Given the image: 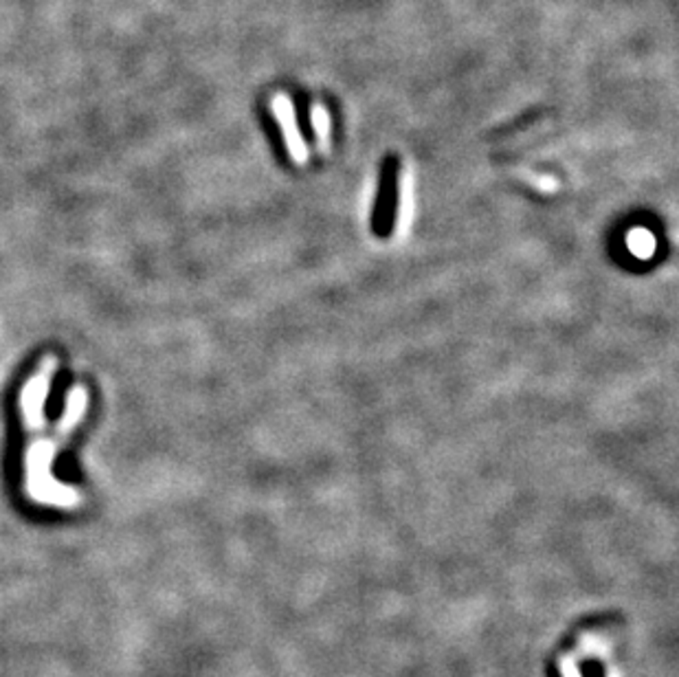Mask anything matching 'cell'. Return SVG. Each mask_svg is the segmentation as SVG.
<instances>
[{"mask_svg":"<svg viewBox=\"0 0 679 677\" xmlns=\"http://www.w3.org/2000/svg\"><path fill=\"white\" fill-rule=\"evenodd\" d=\"M411 216H414V178H411L410 169L401 172V185H398V214H396V234L405 235L411 225Z\"/></svg>","mask_w":679,"mask_h":677,"instance_id":"2","label":"cell"},{"mask_svg":"<svg viewBox=\"0 0 679 677\" xmlns=\"http://www.w3.org/2000/svg\"><path fill=\"white\" fill-rule=\"evenodd\" d=\"M626 249H629V253L633 258L649 260L655 253V235L649 229H644V227H633L626 234Z\"/></svg>","mask_w":679,"mask_h":677,"instance_id":"3","label":"cell"},{"mask_svg":"<svg viewBox=\"0 0 679 677\" xmlns=\"http://www.w3.org/2000/svg\"><path fill=\"white\" fill-rule=\"evenodd\" d=\"M270 112H273V117L279 121V126H282V135L284 141H286L288 154H291L297 163H306L308 150L306 144H303L302 132H299L295 106H293L291 99H288L286 95H275V97L270 99Z\"/></svg>","mask_w":679,"mask_h":677,"instance_id":"1","label":"cell"},{"mask_svg":"<svg viewBox=\"0 0 679 677\" xmlns=\"http://www.w3.org/2000/svg\"><path fill=\"white\" fill-rule=\"evenodd\" d=\"M311 120H312V126H315V135H317V141H319V148L326 150L330 148V115H327V111L321 103H315L311 111Z\"/></svg>","mask_w":679,"mask_h":677,"instance_id":"4","label":"cell"}]
</instances>
